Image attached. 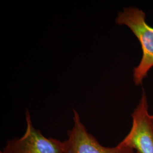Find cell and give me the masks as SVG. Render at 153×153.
Here are the masks:
<instances>
[{
    "label": "cell",
    "mask_w": 153,
    "mask_h": 153,
    "mask_svg": "<svg viewBox=\"0 0 153 153\" xmlns=\"http://www.w3.org/2000/svg\"><path fill=\"white\" fill-rule=\"evenodd\" d=\"M131 116V129L119 143L136 153H153V118L149 112L148 98L144 89Z\"/></svg>",
    "instance_id": "cell-2"
},
{
    "label": "cell",
    "mask_w": 153,
    "mask_h": 153,
    "mask_svg": "<svg viewBox=\"0 0 153 153\" xmlns=\"http://www.w3.org/2000/svg\"><path fill=\"white\" fill-rule=\"evenodd\" d=\"M152 116H153V114L152 115Z\"/></svg>",
    "instance_id": "cell-5"
},
{
    "label": "cell",
    "mask_w": 153,
    "mask_h": 153,
    "mask_svg": "<svg viewBox=\"0 0 153 153\" xmlns=\"http://www.w3.org/2000/svg\"><path fill=\"white\" fill-rule=\"evenodd\" d=\"M73 126L67 132L64 140V153H136L131 148L118 143L114 147L101 145L97 139L88 131L76 109H73Z\"/></svg>",
    "instance_id": "cell-4"
},
{
    "label": "cell",
    "mask_w": 153,
    "mask_h": 153,
    "mask_svg": "<svg viewBox=\"0 0 153 153\" xmlns=\"http://www.w3.org/2000/svg\"><path fill=\"white\" fill-rule=\"evenodd\" d=\"M115 22L129 28L141 44L142 58L139 64L134 68L133 76L134 84L141 85L153 67V27L146 23L145 12L133 6L124 7L120 11Z\"/></svg>",
    "instance_id": "cell-1"
},
{
    "label": "cell",
    "mask_w": 153,
    "mask_h": 153,
    "mask_svg": "<svg viewBox=\"0 0 153 153\" xmlns=\"http://www.w3.org/2000/svg\"><path fill=\"white\" fill-rule=\"evenodd\" d=\"M26 120L27 127L23 135L7 140L0 153H64V141L45 137L35 128L28 109Z\"/></svg>",
    "instance_id": "cell-3"
}]
</instances>
